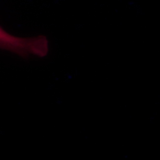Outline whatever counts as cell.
Returning a JSON list of instances; mask_svg holds the SVG:
<instances>
[{
    "mask_svg": "<svg viewBox=\"0 0 160 160\" xmlns=\"http://www.w3.org/2000/svg\"><path fill=\"white\" fill-rule=\"evenodd\" d=\"M0 50L23 58H43L49 52V42L45 36L19 37L0 26Z\"/></svg>",
    "mask_w": 160,
    "mask_h": 160,
    "instance_id": "cell-1",
    "label": "cell"
}]
</instances>
